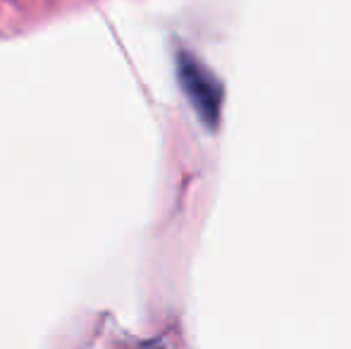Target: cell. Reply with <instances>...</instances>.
I'll return each mask as SVG.
<instances>
[{"label":"cell","instance_id":"cell-1","mask_svg":"<svg viewBox=\"0 0 351 349\" xmlns=\"http://www.w3.org/2000/svg\"><path fill=\"white\" fill-rule=\"evenodd\" d=\"M177 77H180L182 91L186 93L191 108L199 112L204 125H208L210 130L217 127L222 106V86L217 84L213 72L194 56L180 53L177 56Z\"/></svg>","mask_w":351,"mask_h":349}]
</instances>
